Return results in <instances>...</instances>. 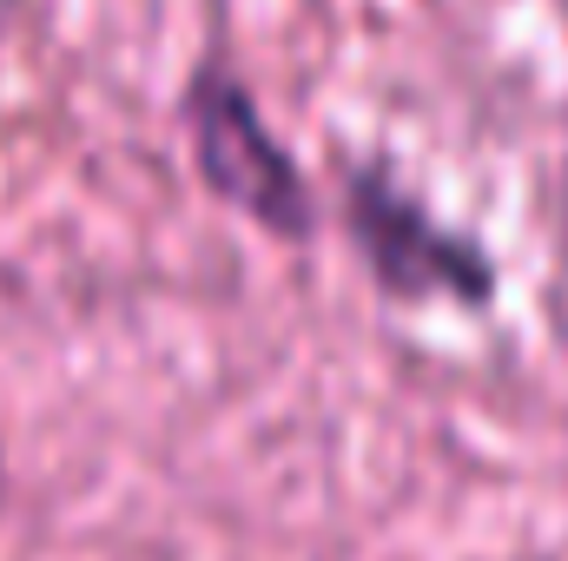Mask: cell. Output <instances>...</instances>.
I'll return each mask as SVG.
<instances>
[{
    "label": "cell",
    "mask_w": 568,
    "mask_h": 561,
    "mask_svg": "<svg viewBox=\"0 0 568 561\" xmlns=\"http://www.w3.org/2000/svg\"><path fill=\"white\" fill-rule=\"evenodd\" d=\"M20 7H27V0H0V47H7V33L20 27Z\"/></svg>",
    "instance_id": "cell-3"
},
{
    "label": "cell",
    "mask_w": 568,
    "mask_h": 561,
    "mask_svg": "<svg viewBox=\"0 0 568 561\" xmlns=\"http://www.w3.org/2000/svg\"><path fill=\"white\" fill-rule=\"evenodd\" d=\"M337 225L390 304H469L496 297V258L483 238L436 218L390 165H351L337 185Z\"/></svg>",
    "instance_id": "cell-2"
},
{
    "label": "cell",
    "mask_w": 568,
    "mask_h": 561,
    "mask_svg": "<svg viewBox=\"0 0 568 561\" xmlns=\"http://www.w3.org/2000/svg\"><path fill=\"white\" fill-rule=\"evenodd\" d=\"M179 126H185L199 185L225 212H239L245 225H258L265 238H284V245H304L317 232V192H311L297 152L272 133V120L239 67L205 53L179 86Z\"/></svg>",
    "instance_id": "cell-1"
},
{
    "label": "cell",
    "mask_w": 568,
    "mask_h": 561,
    "mask_svg": "<svg viewBox=\"0 0 568 561\" xmlns=\"http://www.w3.org/2000/svg\"><path fill=\"white\" fill-rule=\"evenodd\" d=\"M7 496H13V476H7V449H0V516H7Z\"/></svg>",
    "instance_id": "cell-4"
}]
</instances>
